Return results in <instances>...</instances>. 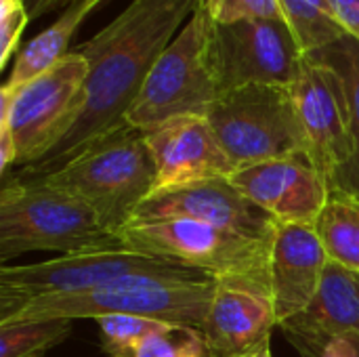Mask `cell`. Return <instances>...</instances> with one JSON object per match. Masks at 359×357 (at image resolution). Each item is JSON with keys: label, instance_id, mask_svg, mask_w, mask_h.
I'll use <instances>...</instances> for the list:
<instances>
[{"label": "cell", "instance_id": "obj_6", "mask_svg": "<svg viewBox=\"0 0 359 357\" xmlns=\"http://www.w3.org/2000/svg\"><path fill=\"white\" fill-rule=\"evenodd\" d=\"M124 278L208 280L210 276L128 248L63 255L17 267L4 265L0 269V318L40 297L88 292Z\"/></svg>", "mask_w": 359, "mask_h": 357}, {"label": "cell", "instance_id": "obj_31", "mask_svg": "<svg viewBox=\"0 0 359 357\" xmlns=\"http://www.w3.org/2000/svg\"><path fill=\"white\" fill-rule=\"evenodd\" d=\"M236 357H273L271 356V339H265L257 347H252V349H248V351H244V353Z\"/></svg>", "mask_w": 359, "mask_h": 357}, {"label": "cell", "instance_id": "obj_19", "mask_svg": "<svg viewBox=\"0 0 359 357\" xmlns=\"http://www.w3.org/2000/svg\"><path fill=\"white\" fill-rule=\"evenodd\" d=\"M330 69L341 78L345 97H347V109H349V124H351V139H353V158L349 166L343 170V175L337 181L339 191L349 194L359 200V40L345 34L341 40L332 42L330 46L316 50L307 55Z\"/></svg>", "mask_w": 359, "mask_h": 357}, {"label": "cell", "instance_id": "obj_3", "mask_svg": "<svg viewBox=\"0 0 359 357\" xmlns=\"http://www.w3.org/2000/svg\"><path fill=\"white\" fill-rule=\"evenodd\" d=\"M38 181L82 200L101 225L120 238L139 206L156 191L158 170L145 135L124 124Z\"/></svg>", "mask_w": 359, "mask_h": 357}, {"label": "cell", "instance_id": "obj_9", "mask_svg": "<svg viewBox=\"0 0 359 357\" xmlns=\"http://www.w3.org/2000/svg\"><path fill=\"white\" fill-rule=\"evenodd\" d=\"M88 63L69 50L42 76L0 88V124H6L15 143V166L40 160L74 122L84 93Z\"/></svg>", "mask_w": 359, "mask_h": 357}, {"label": "cell", "instance_id": "obj_7", "mask_svg": "<svg viewBox=\"0 0 359 357\" xmlns=\"http://www.w3.org/2000/svg\"><path fill=\"white\" fill-rule=\"evenodd\" d=\"M219 97L208 59V15L198 6L154 63L126 124L145 133L179 116H206Z\"/></svg>", "mask_w": 359, "mask_h": 357}, {"label": "cell", "instance_id": "obj_18", "mask_svg": "<svg viewBox=\"0 0 359 357\" xmlns=\"http://www.w3.org/2000/svg\"><path fill=\"white\" fill-rule=\"evenodd\" d=\"M97 6H99L97 0H76L74 4H69L44 32L34 36L17 53L13 69L8 74L4 86L17 88L25 82L42 76L50 67H55L69 53L67 46H69L76 29L84 21V17L88 13H93Z\"/></svg>", "mask_w": 359, "mask_h": 357}, {"label": "cell", "instance_id": "obj_32", "mask_svg": "<svg viewBox=\"0 0 359 357\" xmlns=\"http://www.w3.org/2000/svg\"><path fill=\"white\" fill-rule=\"evenodd\" d=\"M353 345H355V349H358L359 353V339H353Z\"/></svg>", "mask_w": 359, "mask_h": 357}, {"label": "cell", "instance_id": "obj_13", "mask_svg": "<svg viewBox=\"0 0 359 357\" xmlns=\"http://www.w3.org/2000/svg\"><path fill=\"white\" fill-rule=\"evenodd\" d=\"M227 179L276 223L316 225L330 198L328 183L307 154L248 164Z\"/></svg>", "mask_w": 359, "mask_h": 357}, {"label": "cell", "instance_id": "obj_5", "mask_svg": "<svg viewBox=\"0 0 359 357\" xmlns=\"http://www.w3.org/2000/svg\"><path fill=\"white\" fill-rule=\"evenodd\" d=\"M124 248L172 261L217 282L269 292L271 242L189 219L135 221L120 231Z\"/></svg>", "mask_w": 359, "mask_h": 357}, {"label": "cell", "instance_id": "obj_22", "mask_svg": "<svg viewBox=\"0 0 359 357\" xmlns=\"http://www.w3.org/2000/svg\"><path fill=\"white\" fill-rule=\"evenodd\" d=\"M72 332L67 320H42L0 326V357H46Z\"/></svg>", "mask_w": 359, "mask_h": 357}, {"label": "cell", "instance_id": "obj_29", "mask_svg": "<svg viewBox=\"0 0 359 357\" xmlns=\"http://www.w3.org/2000/svg\"><path fill=\"white\" fill-rule=\"evenodd\" d=\"M181 357H208V349H206L202 332H198V330H189L187 332Z\"/></svg>", "mask_w": 359, "mask_h": 357}, {"label": "cell", "instance_id": "obj_17", "mask_svg": "<svg viewBox=\"0 0 359 357\" xmlns=\"http://www.w3.org/2000/svg\"><path fill=\"white\" fill-rule=\"evenodd\" d=\"M276 326L278 320L269 292L217 282L202 337L208 357H236L271 339Z\"/></svg>", "mask_w": 359, "mask_h": 357}, {"label": "cell", "instance_id": "obj_27", "mask_svg": "<svg viewBox=\"0 0 359 357\" xmlns=\"http://www.w3.org/2000/svg\"><path fill=\"white\" fill-rule=\"evenodd\" d=\"M343 29L359 40V0H328Z\"/></svg>", "mask_w": 359, "mask_h": 357}, {"label": "cell", "instance_id": "obj_26", "mask_svg": "<svg viewBox=\"0 0 359 357\" xmlns=\"http://www.w3.org/2000/svg\"><path fill=\"white\" fill-rule=\"evenodd\" d=\"M179 330H166V332H158V335H151L147 337L139 351H137V357H181V351H183V343L185 339H181L179 343L172 341V337L177 335ZM189 332V330H187ZM187 337V335H185Z\"/></svg>", "mask_w": 359, "mask_h": 357}, {"label": "cell", "instance_id": "obj_14", "mask_svg": "<svg viewBox=\"0 0 359 357\" xmlns=\"http://www.w3.org/2000/svg\"><path fill=\"white\" fill-rule=\"evenodd\" d=\"M143 135L158 170L156 191L236 170L206 116H179Z\"/></svg>", "mask_w": 359, "mask_h": 357}, {"label": "cell", "instance_id": "obj_8", "mask_svg": "<svg viewBox=\"0 0 359 357\" xmlns=\"http://www.w3.org/2000/svg\"><path fill=\"white\" fill-rule=\"evenodd\" d=\"M206 118L233 168L307 154L290 86L250 84L227 90Z\"/></svg>", "mask_w": 359, "mask_h": 357}, {"label": "cell", "instance_id": "obj_30", "mask_svg": "<svg viewBox=\"0 0 359 357\" xmlns=\"http://www.w3.org/2000/svg\"><path fill=\"white\" fill-rule=\"evenodd\" d=\"M320 357H359V353L351 339H334L324 347Z\"/></svg>", "mask_w": 359, "mask_h": 357}, {"label": "cell", "instance_id": "obj_16", "mask_svg": "<svg viewBox=\"0 0 359 357\" xmlns=\"http://www.w3.org/2000/svg\"><path fill=\"white\" fill-rule=\"evenodd\" d=\"M280 328L305 357H320L334 339H359V274L328 261L313 301Z\"/></svg>", "mask_w": 359, "mask_h": 357}, {"label": "cell", "instance_id": "obj_1", "mask_svg": "<svg viewBox=\"0 0 359 357\" xmlns=\"http://www.w3.org/2000/svg\"><path fill=\"white\" fill-rule=\"evenodd\" d=\"M200 0H130L101 32L76 50L88 63L80 109L65 135L13 179H40L61 170L99 139L126 124L158 57L196 13Z\"/></svg>", "mask_w": 359, "mask_h": 357}, {"label": "cell", "instance_id": "obj_4", "mask_svg": "<svg viewBox=\"0 0 359 357\" xmlns=\"http://www.w3.org/2000/svg\"><path fill=\"white\" fill-rule=\"evenodd\" d=\"M124 248L78 198L38 179H11L0 189V261L34 250L63 255Z\"/></svg>", "mask_w": 359, "mask_h": 357}, {"label": "cell", "instance_id": "obj_25", "mask_svg": "<svg viewBox=\"0 0 359 357\" xmlns=\"http://www.w3.org/2000/svg\"><path fill=\"white\" fill-rule=\"evenodd\" d=\"M29 11L23 0H0V67H6L17 53L19 38L29 21Z\"/></svg>", "mask_w": 359, "mask_h": 357}, {"label": "cell", "instance_id": "obj_2", "mask_svg": "<svg viewBox=\"0 0 359 357\" xmlns=\"http://www.w3.org/2000/svg\"><path fill=\"white\" fill-rule=\"evenodd\" d=\"M217 280L124 278L88 292L53 295L27 301L0 318V326L42 320H99L105 316H139L179 330L202 332Z\"/></svg>", "mask_w": 359, "mask_h": 357}, {"label": "cell", "instance_id": "obj_15", "mask_svg": "<svg viewBox=\"0 0 359 357\" xmlns=\"http://www.w3.org/2000/svg\"><path fill=\"white\" fill-rule=\"evenodd\" d=\"M328 261L316 225L278 223L269 255V297L278 326L313 301Z\"/></svg>", "mask_w": 359, "mask_h": 357}, {"label": "cell", "instance_id": "obj_12", "mask_svg": "<svg viewBox=\"0 0 359 357\" xmlns=\"http://www.w3.org/2000/svg\"><path fill=\"white\" fill-rule=\"evenodd\" d=\"M189 219L257 240H273L278 223L252 204L227 177L154 191L135 213V221Z\"/></svg>", "mask_w": 359, "mask_h": 357}, {"label": "cell", "instance_id": "obj_28", "mask_svg": "<svg viewBox=\"0 0 359 357\" xmlns=\"http://www.w3.org/2000/svg\"><path fill=\"white\" fill-rule=\"evenodd\" d=\"M23 2H25V6L29 11V17L38 19V17H44V15L53 13V11L67 8L76 0H23Z\"/></svg>", "mask_w": 359, "mask_h": 357}, {"label": "cell", "instance_id": "obj_20", "mask_svg": "<svg viewBox=\"0 0 359 357\" xmlns=\"http://www.w3.org/2000/svg\"><path fill=\"white\" fill-rule=\"evenodd\" d=\"M318 236L330 261L359 274V200L339 189L316 221Z\"/></svg>", "mask_w": 359, "mask_h": 357}, {"label": "cell", "instance_id": "obj_23", "mask_svg": "<svg viewBox=\"0 0 359 357\" xmlns=\"http://www.w3.org/2000/svg\"><path fill=\"white\" fill-rule=\"evenodd\" d=\"M95 322L101 332V347L107 357H137L141 343L147 337L175 330V326L139 316H105Z\"/></svg>", "mask_w": 359, "mask_h": 357}, {"label": "cell", "instance_id": "obj_10", "mask_svg": "<svg viewBox=\"0 0 359 357\" xmlns=\"http://www.w3.org/2000/svg\"><path fill=\"white\" fill-rule=\"evenodd\" d=\"M208 59L223 95L250 84L290 86L307 53L284 19L217 23L208 17Z\"/></svg>", "mask_w": 359, "mask_h": 357}, {"label": "cell", "instance_id": "obj_11", "mask_svg": "<svg viewBox=\"0 0 359 357\" xmlns=\"http://www.w3.org/2000/svg\"><path fill=\"white\" fill-rule=\"evenodd\" d=\"M290 93L307 141V156L332 191L353 158L343 82L334 69L307 57L303 72L290 84Z\"/></svg>", "mask_w": 359, "mask_h": 357}, {"label": "cell", "instance_id": "obj_33", "mask_svg": "<svg viewBox=\"0 0 359 357\" xmlns=\"http://www.w3.org/2000/svg\"><path fill=\"white\" fill-rule=\"evenodd\" d=\"M97 2H99V4H103V2H107V0H97Z\"/></svg>", "mask_w": 359, "mask_h": 357}, {"label": "cell", "instance_id": "obj_24", "mask_svg": "<svg viewBox=\"0 0 359 357\" xmlns=\"http://www.w3.org/2000/svg\"><path fill=\"white\" fill-rule=\"evenodd\" d=\"M198 6L217 23L246 19H282L280 0H200Z\"/></svg>", "mask_w": 359, "mask_h": 357}, {"label": "cell", "instance_id": "obj_21", "mask_svg": "<svg viewBox=\"0 0 359 357\" xmlns=\"http://www.w3.org/2000/svg\"><path fill=\"white\" fill-rule=\"evenodd\" d=\"M280 11L307 55L330 46L347 34L328 0H280Z\"/></svg>", "mask_w": 359, "mask_h": 357}]
</instances>
